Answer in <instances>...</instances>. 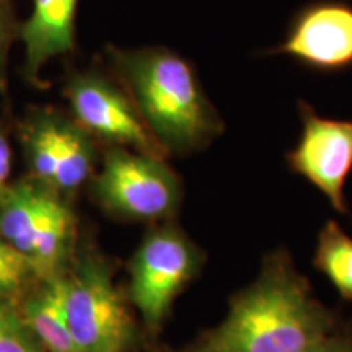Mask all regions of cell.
<instances>
[{
    "mask_svg": "<svg viewBox=\"0 0 352 352\" xmlns=\"http://www.w3.org/2000/svg\"><path fill=\"white\" fill-rule=\"evenodd\" d=\"M263 54L287 56L318 74L352 69V3L347 0H311L289 20L277 46Z\"/></svg>",
    "mask_w": 352,
    "mask_h": 352,
    "instance_id": "8992f818",
    "label": "cell"
},
{
    "mask_svg": "<svg viewBox=\"0 0 352 352\" xmlns=\"http://www.w3.org/2000/svg\"><path fill=\"white\" fill-rule=\"evenodd\" d=\"M3 39H6V30H3V21L0 19V52H2L3 47Z\"/></svg>",
    "mask_w": 352,
    "mask_h": 352,
    "instance_id": "ffe728a7",
    "label": "cell"
},
{
    "mask_svg": "<svg viewBox=\"0 0 352 352\" xmlns=\"http://www.w3.org/2000/svg\"><path fill=\"white\" fill-rule=\"evenodd\" d=\"M76 220L70 209L52 195L39 223L30 263L39 280L60 276V266L67 258L74 240Z\"/></svg>",
    "mask_w": 352,
    "mask_h": 352,
    "instance_id": "7c38bea8",
    "label": "cell"
},
{
    "mask_svg": "<svg viewBox=\"0 0 352 352\" xmlns=\"http://www.w3.org/2000/svg\"><path fill=\"white\" fill-rule=\"evenodd\" d=\"M201 263L196 245L173 226L157 227L145 235L129 264V294L148 328L164 323Z\"/></svg>",
    "mask_w": 352,
    "mask_h": 352,
    "instance_id": "5b68a950",
    "label": "cell"
},
{
    "mask_svg": "<svg viewBox=\"0 0 352 352\" xmlns=\"http://www.w3.org/2000/svg\"><path fill=\"white\" fill-rule=\"evenodd\" d=\"M77 124L88 134L138 152L164 157L165 148L145 126L131 96L107 78L77 76L65 88Z\"/></svg>",
    "mask_w": 352,
    "mask_h": 352,
    "instance_id": "ba28073f",
    "label": "cell"
},
{
    "mask_svg": "<svg viewBox=\"0 0 352 352\" xmlns=\"http://www.w3.org/2000/svg\"><path fill=\"white\" fill-rule=\"evenodd\" d=\"M310 352H352V340L340 333H334L331 338H328L327 341L321 342Z\"/></svg>",
    "mask_w": 352,
    "mask_h": 352,
    "instance_id": "d6986e66",
    "label": "cell"
},
{
    "mask_svg": "<svg viewBox=\"0 0 352 352\" xmlns=\"http://www.w3.org/2000/svg\"><path fill=\"white\" fill-rule=\"evenodd\" d=\"M26 327L46 352H80L70 333L63 274L43 279L20 308Z\"/></svg>",
    "mask_w": 352,
    "mask_h": 352,
    "instance_id": "30bf717a",
    "label": "cell"
},
{
    "mask_svg": "<svg viewBox=\"0 0 352 352\" xmlns=\"http://www.w3.org/2000/svg\"><path fill=\"white\" fill-rule=\"evenodd\" d=\"M77 6L78 0H33L32 15L21 30L28 76H36L52 57L74 50Z\"/></svg>",
    "mask_w": 352,
    "mask_h": 352,
    "instance_id": "9c48e42d",
    "label": "cell"
},
{
    "mask_svg": "<svg viewBox=\"0 0 352 352\" xmlns=\"http://www.w3.org/2000/svg\"><path fill=\"white\" fill-rule=\"evenodd\" d=\"M57 124H59V118L39 116L26 127L25 132L30 168L38 178V182L50 189L54 183L57 153H59Z\"/></svg>",
    "mask_w": 352,
    "mask_h": 352,
    "instance_id": "9a60e30c",
    "label": "cell"
},
{
    "mask_svg": "<svg viewBox=\"0 0 352 352\" xmlns=\"http://www.w3.org/2000/svg\"><path fill=\"white\" fill-rule=\"evenodd\" d=\"M95 192L109 212L135 222L170 219L183 197L182 182L162 157L124 147L108 152Z\"/></svg>",
    "mask_w": 352,
    "mask_h": 352,
    "instance_id": "277c9868",
    "label": "cell"
},
{
    "mask_svg": "<svg viewBox=\"0 0 352 352\" xmlns=\"http://www.w3.org/2000/svg\"><path fill=\"white\" fill-rule=\"evenodd\" d=\"M298 114L300 138L285 153V162L292 173L314 184L334 210L347 214L344 186L352 171V121L320 116L303 100L298 101Z\"/></svg>",
    "mask_w": 352,
    "mask_h": 352,
    "instance_id": "52a82bcc",
    "label": "cell"
},
{
    "mask_svg": "<svg viewBox=\"0 0 352 352\" xmlns=\"http://www.w3.org/2000/svg\"><path fill=\"white\" fill-rule=\"evenodd\" d=\"M0 352H46L26 327L12 298L0 297Z\"/></svg>",
    "mask_w": 352,
    "mask_h": 352,
    "instance_id": "2e32d148",
    "label": "cell"
},
{
    "mask_svg": "<svg viewBox=\"0 0 352 352\" xmlns=\"http://www.w3.org/2000/svg\"><path fill=\"white\" fill-rule=\"evenodd\" d=\"M51 197L50 188L32 183L10 184L0 196V236L28 261Z\"/></svg>",
    "mask_w": 352,
    "mask_h": 352,
    "instance_id": "8fae6325",
    "label": "cell"
},
{
    "mask_svg": "<svg viewBox=\"0 0 352 352\" xmlns=\"http://www.w3.org/2000/svg\"><path fill=\"white\" fill-rule=\"evenodd\" d=\"M127 95L165 152L199 151L223 132L196 69L166 47L114 52Z\"/></svg>",
    "mask_w": 352,
    "mask_h": 352,
    "instance_id": "7a4b0ae2",
    "label": "cell"
},
{
    "mask_svg": "<svg viewBox=\"0 0 352 352\" xmlns=\"http://www.w3.org/2000/svg\"><path fill=\"white\" fill-rule=\"evenodd\" d=\"M12 173V148L6 135L0 132V196L7 191Z\"/></svg>",
    "mask_w": 352,
    "mask_h": 352,
    "instance_id": "ac0fdd59",
    "label": "cell"
},
{
    "mask_svg": "<svg viewBox=\"0 0 352 352\" xmlns=\"http://www.w3.org/2000/svg\"><path fill=\"white\" fill-rule=\"evenodd\" d=\"M33 277H36V272L28 259L0 236V297L13 300Z\"/></svg>",
    "mask_w": 352,
    "mask_h": 352,
    "instance_id": "e0dca14e",
    "label": "cell"
},
{
    "mask_svg": "<svg viewBox=\"0 0 352 352\" xmlns=\"http://www.w3.org/2000/svg\"><path fill=\"white\" fill-rule=\"evenodd\" d=\"M314 264L344 300L352 302V239L334 220L318 233Z\"/></svg>",
    "mask_w": 352,
    "mask_h": 352,
    "instance_id": "5bb4252c",
    "label": "cell"
},
{
    "mask_svg": "<svg viewBox=\"0 0 352 352\" xmlns=\"http://www.w3.org/2000/svg\"><path fill=\"white\" fill-rule=\"evenodd\" d=\"M63 280L65 314L78 351L127 352L134 346V320L107 264L85 254Z\"/></svg>",
    "mask_w": 352,
    "mask_h": 352,
    "instance_id": "3957f363",
    "label": "cell"
},
{
    "mask_svg": "<svg viewBox=\"0 0 352 352\" xmlns=\"http://www.w3.org/2000/svg\"><path fill=\"white\" fill-rule=\"evenodd\" d=\"M59 153L52 188L54 191L69 192L80 188L94 168V147L88 132L78 124L59 120L57 124Z\"/></svg>",
    "mask_w": 352,
    "mask_h": 352,
    "instance_id": "4fadbf2b",
    "label": "cell"
},
{
    "mask_svg": "<svg viewBox=\"0 0 352 352\" xmlns=\"http://www.w3.org/2000/svg\"><path fill=\"white\" fill-rule=\"evenodd\" d=\"M334 333V316L280 250L264 258L256 280L230 300L226 320L189 352H310Z\"/></svg>",
    "mask_w": 352,
    "mask_h": 352,
    "instance_id": "6da1fadb",
    "label": "cell"
}]
</instances>
